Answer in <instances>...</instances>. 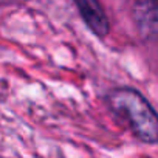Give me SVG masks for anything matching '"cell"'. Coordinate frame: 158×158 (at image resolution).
Segmentation results:
<instances>
[{
    "label": "cell",
    "mask_w": 158,
    "mask_h": 158,
    "mask_svg": "<svg viewBox=\"0 0 158 158\" xmlns=\"http://www.w3.org/2000/svg\"><path fill=\"white\" fill-rule=\"evenodd\" d=\"M110 109L121 116L133 135L147 144H155L158 139L156 115L149 101L133 89H115L107 95Z\"/></svg>",
    "instance_id": "6da1fadb"
},
{
    "label": "cell",
    "mask_w": 158,
    "mask_h": 158,
    "mask_svg": "<svg viewBox=\"0 0 158 158\" xmlns=\"http://www.w3.org/2000/svg\"><path fill=\"white\" fill-rule=\"evenodd\" d=\"M76 8L81 13L87 27L99 37H104L110 31L109 19L99 3V0H73Z\"/></svg>",
    "instance_id": "7a4b0ae2"
},
{
    "label": "cell",
    "mask_w": 158,
    "mask_h": 158,
    "mask_svg": "<svg viewBox=\"0 0 158 158\" xmlns=\"http://www.w3.org/2000/svg\"><path fill=\"white\" fill-rule=\"evenodd\" d=\"M133 20L144 39L156 37V0H135Z\"/></svg>",
    "instance_id": "3957f363"
}]
</instances>
